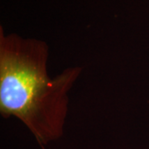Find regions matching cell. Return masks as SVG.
Returning <instances> with one entry per match:
<instances>
[{"instance_id":"cell-1","label":"cell","mask_w":149,"mask_h":149,"mask_svg":"<svg viewBox=\"0 0 149 149\" xmlns=\"http://www.w3.org/2000/svg\"><path fill=\"white\" fill-rule=\"evenodd\" d=\"M49 47L42 40L6 34L0 27V113L15 117L42 146L60 138L69 109V94L81 74L73 66L50 77Z\"/></svg>"}]
</instances>
